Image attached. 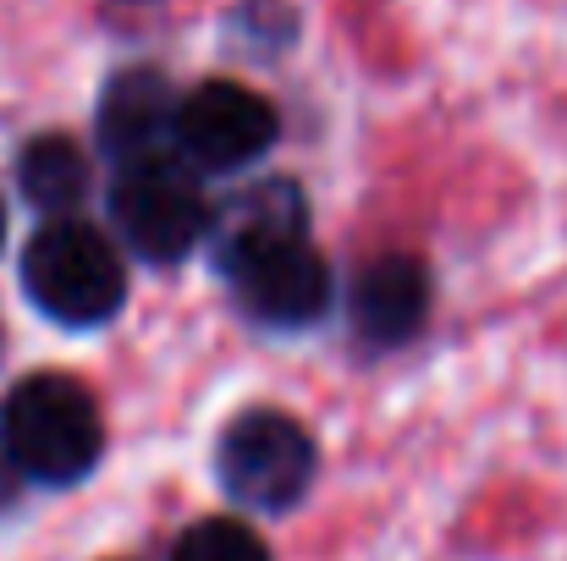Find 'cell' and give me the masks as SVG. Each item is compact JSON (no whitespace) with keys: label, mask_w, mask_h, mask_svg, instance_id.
<instances>
[{"label":"cell","mask_w":567,"mask_h":561,"mask_svg":"<svg viewBox=\"0 0 567 561\" xmlns=\"http://www.w3.org/2000/svg\"><path fill=\"white\" fill-rule=\"evenodd\" d=\"M0 446L33 485H78L105 451V418L72 374H28L0 407Z\"/></svg>","instance_id":"1"},{"label":"cell","mask_w":567,"mask_h":561,"mask_svg":"<svg viewBox=\"0 0 567 561\" xmlns=\"http://www.w3.org/2000/svg\"><path fill=\"white\" fill-rule=\"evenodd\" d=\"M0 242H6V204H0Z\"/></svg>","instance_id":"12"},{"label":"cell","mask_w":567,"mask_h":561,"mask_svg":"<svg viewBox=\"0 0 567 561\" xmlns=\"http://www.w3.org/2000/svg\"><path fill=\"white\" fill-rule=\"evenodd\" d=\"M220 276L231 281L237 309L270 331H303L331 309V270L309 248V237L231 259V264H220Z\"/></svg>","instance_id":"6"},{"label":"cell","mask_w":567,"mask_h":561,"mask_svg":"<svg viewBox=\"0 0 567 561\" xmlns=\"http://www.w3.org/2000/svg\"><path fill=\"white\" fill-rule=\"evenodd\" d=\"M172 561H270L265 540L237 518H204L172 546Z\"/></svg>","instance_id":"11"},{"label":"cell","mask_w":567,"mask_h":561,"mask_svg":"<svg viewBox=\"0 0 567 561\" xmlns=\"http://www.w3.org/2000/svg\"><path fill=\"white\" fill-rule=\"evenodd\" d=\"M111 220L138 259L172 264V259H188L209 237L215 209L183 155H150V160L122 166V177L111 187Z\"/></svg>","instance_id":"4"},{"label":"cell","mask_w":567,"mask_h":561,"mask_svg":"<svg viewBox=\"0 0 567 561\" xmlns=\"http://www.w3.org/2000/svg\"><path fill=\"white\" fill-rule=\"evenodd\" d=\"M177 138V94L155 66H133L122 77H111L105 100H100V149L116 155L122 166L166 155V144Z\"/></svg>","instance_id":"7"},{"label":"cell","mask_w":567,"mask_h":561,"mask_svg":"<svg viewBox=\"0 0 567 561\" xmlns=\"http://www.w3.org/2000/svg\"><path fill=\"white\" fill-rule=\"evenodd\" d=\"M22 292L55 325L89 331V325L116 320L127 298V264L105 231L66 215V220L39 226L33 242L22 248Z\"/></svg>","instance_id":"2"},{"label":"cell","mask_w":567,"mask_h":561,"mask_svg":"<svg viewBox=\"0 0 567 561\" xmlns=\"http://www.w3.org/2000/svg\"><path fill=\"white\" fill-rule=\"evenodd\" d=\"M303 193L298 183H281V177H265V183L243 187L226 198V209H215V259L231 264V259H248L259 248H276V242H298L303 237Z\"/></svg>","instance_id":"9"},{"label":"cell","mask_w":567,"mask_h":561,"mask_svg":"<svg viewBox=\"0 0 567 561\" xmlns=\"http://www.w3.org/2000/svg\"><path fill=\"white\" fill-rule=\"evenodd\" d=\"M353 331L364 347H402L408 336H419L424 314H430V270L408 253H385L375 259L359 281H353Z\"/></svg>","instance_id":"8"},{"label":"cell","mask_w":567,"mask_h":561,"mask_svg":"<svg viewBox=\"0 0 567 561\" xmlns=\"http://www.w3.org/2000/svg\"><path fill=\"white\" fill-rule=\"evenodd\" d=\"M17 187L33 209H44L50 220H66V209L89 193V155L61 138V133H44L33 138L22 155H17Z\"/></svg>","instance_id":"10"},{"label":"cell","mask_w":567,"mask_h":561,"mask_svg":"<svg viewBox=\"0 0 567 561\" xmlns=\"http://www.w3.org/2000/svg\"><path fill=\"white\" fill-rule=\"evenodd\" d=\"M172 144L193 172H243L276 144V105L248 83L209 77L177 100Z\"/></svg>","instance_id":"5"},{"label":"cell","mask_w":567,"mask_h":561,"mask_svg":"<svg viewBox=\"0 0 567 561\" xmlns=\"http://www.w3.org/2000/svg\"><path fill=\"white\" fill-rule=\"evenodd\" d=\"M320 468L315 435L281 407H248L220 429L215 479L248 512H287L309 496Z\"/></svg>","instance_id":"3"}]
</instances>
